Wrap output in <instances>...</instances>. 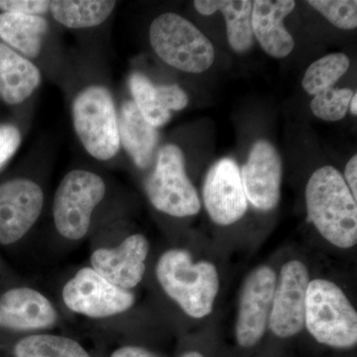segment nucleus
Here are the masks:
<instances>
[{"label":"nucleus","mask_w":357,"mask_h":357,"mask_svg":"<svg viewBox=\"0 0 357 357\" xmlns=\"http://www.w3.org/2000/svg\"><path fill=\"white\" fill-rule=\"evenodd\" d=\"M307 220L321 236L342 249L357 241V204L342 174L332 166L314 171L306 187Z\"/></svg>","instance_id":"obj_1"},{"label":"nucleus","mask_w":357,"mask_h":357,"mask_svg":"<svg viewBox=\"0 0 357 357\" xmlns=\"http://www.w3.org/2000/svg\"><path fill=\"white\" fill-rule=\"evenodd\" d=\"M155 276L162 291L188 316L203 319L213 312L220 277L213 263L192 261L191 253L170 248L159 256Z\"/></svg>","instance_id":"obj_2"},{"label":"nucleus","mask_w":357,"mask_h":357,"mask_svg":"<svg viewBox=\"0 0 357 357\" xmlns=\"http://www.w3.org/2000/svg\"><path fill=\"white\" fill-rule=\"evenodd\" d=\"M66 316L58 302L27 283L0 281V347L25 335L54 332Z\"/></svg>","instance_id":"obj_3"},{"label":"nucleus","mask_w":357,"mask_h":357,"mask_svg":"<svg viewBox=\"0 0 357 357\" xmlns=\"http://www.w3.org/2000/svg\"><path fill=\"white\" fill-rule=\"evenodd\" d=\"M59 306L65 316L73 314L96 324L115 323L133 309L134 291L110 283L89 265L82 266L63 283Z\"/></svg>","instance_id":"obj_4"},{"label":"nucleus","mask_w":357,"mask_h":357,"mask_svg":"<svg viewBox=\"0 0 357 357\" xmlns=\"http://www.w3.org/2000/svg\"><path fill=\"white\" fill-rule=\"evenodd\" d=\"M107 195V185L91 171H70L54 195V227L66 243L77 244L89 236L93 213Z\"/></svg>","instance_id":"obj_5"},{"label":"nucleus","mask_w":357,"mask_h":357,"mask_svg":"<svg viewBox=\"0 0 357 357\" xmlns=\"http://www.w3.org/2000/svg\"><path fill=\"white\" fill-rule=\"evenodd\" d=\"M305 326L319 344L351 349L357 342V314L344 291L325 279L310 281Z\"/></svg>","instance_id":"obj_6"},{"label":"nucleus","mask_w":357,"mask_h":357,"mask_svg":"<svg viewBox=\"0 0 357 357\" xmlns=\"http://www.w3.org/2000/svg\"><path fill=\"white\" fill-rule=\"evenodd\" d=\"M149 39L161 60L183 72L199 74L215 61L210 40L177 13H163L155 18L150 26Z\"/></svg>","instance_id":"obj_7"},{"label":"nucleus","mask_w":357,"mask_h":357,"mask_svg":"<svg viewBox=\"0 0 357 357\" xmlns=\"http://www.w3.org/2000/svg\"><path fill=\"white\" fill-rule=\"evenodd\" d=\"M77 137L88 153L100 161L114 158L119 147V117L107 88L91 86L76 96L72 107Z\"/></svg>","instance_id":"obj_8"},{"label":"nucleus","mask_w":357,"mask_h":357,"mask_svg":"<svg viewBox=\"0 0 357 357\" xmlns=\"http://www.w3.org/2000/svg\"><path fill=\"white\" fill-rule=\"evenodd\" d=\"M145 192L152 206L170 217H192L201 211L198 192L185 173L184 154L176 145L160 149Z\"/></svg>","instance_id":"obj_9"},{"label":"nucleus","mask_w":357,"mask_h":357,"mask_svg":"<svg viewBox=\"0 0 357 357\" xmlns=\"http://www.w3.org/2000/svg\"><path fill=\"white\" fill-rule=\"evenodd\" d=\"M149 251L144 234H131L116 243H95L89 265L117 287L134 291L144 280Z\"/></svg>","instance_id":"obj_10"},{"label":"nucleus","mask_w":357,"mask_h":357,"mask_svg":"<svg viewBox=\"0 0 357 357\" xmlns=\"http://www.w3.org/2000/svg\"><path fill=\"white\" fill-rule=\"evenodd\" d=\"M45 204L43 189L28 178L0 184V248L20 244L38 222Z\"/></svg>","instance_id":"obj_11"},{"label":"nucleus","mask_w":357,"mask_h":357,"mask_svg":"<svg viewBox=\"0 0 357 357\" xmlns=\"http://www.w3.org/2000/svg\"><path fill=\"white\" fill-rule=\"evenodd\" d=\"M309 270L299 260L281 267L269 316L270 330L278 337H294L305 328Z\"/></svg>","instance_id":"obj_12"},{"label":"nucleus","mask_w":357,"mask_h":357,"mask_svg":"<svg viewBox=\"0 0 357 357\" xmlns=\"http://www.w3.org/2000/svg\"><path fill=\"white\" fill-rule=\"evenodd\" d=\"M276 282L277 275L269 266L256 268L244 282L236 325L239 347L250 349L265 335Z\"/></svg>","instance_id":"obj_13"},{"label":"nucleus","mask_w":357,"mask_h":357,"mask_svg":"<svg viewBox=\"0 0 357 357\" xmlns=\"http://www.w3.org/2000/svg\"><path fill=\"white\" fill-rule=\"evenodd\" d=\"M203 199L208 215L217 225H234L245 215L248 201L236 161L223 158L211 167L204 180Z\"/></svg>","instance_id":"obj_14"},{"label":"nucleus","mask_w":357,"mask_h":357,"mask_svg":"<svg viewBox=\"0 0 357 357\" xmlns=\"http://www.w3.org/2000/svg\"><path fill=\"white\" fill-rule=\"evenodd\" d=\"M241 176L246 199L255 208L269 211L278 206L281 198L282 160L269 141L258 140L253 145Z\"/></svg>","instance_id":"obj_15"},{"label":"nucleus","mask_w":357,"mask_h":357,"mask_svg":"<svg viewBox=\"0 0 357 357\" xmlns=\"http://www.w3.org/2000/svg\"><path fill=\"white\" fill-rule=\"evenodd\" d=\"M295 6L293 0L253 1L251 14L253 35L265 53L271 57L283 59L293 51L295 41L283 22Z\"/></svg>","instance_id":"obj_16"},{"label":"nucleus","mask_w":357,"mask_h":357,"mask_svg":"<svg viewBox=\"0 0 357 357\" xmlns=\"http://www.w3.org/2000/svg\"><path fill=\"white\" fill-rule=\"evenodd\" d=\"M4 357H98L79 338L67 333L45 332L17 338L0 347Z\"/></svg>","instance_id":"obj_17"},{"label":"nucleus","mask_w":357,"mask_h":357,"mask_svg":"<svg viewBox=\"0 0 357 357\" xmlns=\"http://www.w3.org/2000/svg\"><path fill=\"white\" fill-rule=\"evenodd\" d=\"M119 139L124 149L140 169L151 165L159 133L141 114L133 100L122 105L119 117Z\"/></svg>","instance_id":"obj_18"},{"label":"nucleus","mask_w":357,"mask_h":357,"mask_svg":"<svg viewBox=\"0 0 357 357\" xmlns=\"http://www.w3.org/2000/svg\"><path fill=\"white\" fill-rule=\"evenodd\" d=\"M41 74L31 61L0 43V93L8 105L27 100L38 88Z\"/></svg>","instance_id":"obj_19"},{"label":"nucleus","mask_w":357,"mask_h":357,"mask_svg":"<svg viewBox=\"0 0 357 357\" xmlns=\"http://www.w3.org/2000/svg\"><path fill=\"white\" fill-rule=\"evenodd\" d=\"M195 8L203 15L220 11L227 23V40L232 50L245 53L255 44L251 14L253 1L250 0H196Z\"/></svg>","instance_id":"obj_20"},{"label":"nucleus","mask_w":357,"mask_h":357,"mask_svg":"<svg viewBox=\"0 0 357 357\" xmlns=\"http://www.w3.org/2000/svg\"><path fill=\"white\" fill-rule=\"evenodd\" d=\"M48 22L42 16L0 13V38L28 58L38 57Z\"/></svg>","instance_id":"obj_21"},{"label":"nucleus","mask_w":357,"mask_h":357,"mask_svg":"<svg viewBox=\"0 0 357 357\" xmlns=\"http://www.w3.org/2000/svg\"><path fill=\"white\" fill-rule=\"evenodd\" d=\"M115 1L105 0H55L50 2L53 17L73 29L102 24L114 11Z\"/></svg>","instance_id":"obj_22"},{"label":"nucleus","mask_w":357,"mask_h":357,"mask_svg":"<svg viewBox=\"0 0 357 357\" xmlns=\"http://www.w3.org/2000/svg\"><path fill=\"white\" fill-rule=\"evenodd\" d=\"M349 59L342 53H333L319 59L307 68L302 86L309 95L316 96L333 88L349 68Z\"/></svg>","instance_id":"obj_23"},{"label":"nucleus","mask_w":357,"mask_h":357,"mask_svg":"<svg viewBox=\"0 0 357 357\" xmlns=\"http://www.w3.org/2000/svg\"><path fill=\"white\" fill-rule=\"evenodd\" d=\"M129 88L137 109L154 128L165 126L171 119V112L162 105L156 86L141 73H133L129 77Z\"/></svg>","instance_id":"obj_24"},{"label":"nucleus","mask_w":357,"mask_h":357,"mask_svg":"<svg viewBox=\"0 0 357 357\" xmlns=\"http://www.w3.org/2000/svg\"><path fill=\"white\" fill-rule=\"evenodd\" d=\"M354 96L351 89H326L314 96L311 110L314 116L326 121H338L344 119Z\"/></svg>","instance_id":"obj_25"},{"label":"nucleus","mask_w":357,"mask_h":357,"mask_svg":"<svg viewBox=\"0 0 357 357\" xmlns=\"http://www.w3.org/2000/svg\"><path fill=\"white\" fill-rule=\"evenodd\" d=\"M307 3L340 29L352 30L357 27L356 0H310Z\"/></svg>","instance_id":"obj_26"},{"label":"nucleus","mask_w":357,"mask_h":357,"mask_svg":"<svg viewBox=\"0 0 357 357\" xmlns=\"http://www.w3.org/2000/svg\"><path fill=\"white\" fill-rule=\"evenodd\" d=\"M96 349L98 357H162L143 345L124 342L116 344L110 337L102 338Z\"/></svg>","instance_id":"obj_27"},{"label":"nucleus","mask_w":357,"mask_h":357,"mask_svg":"<svg viewBox=\"0 0 357 357\" xmlns=\"http://www.w3.org/2000/svg\"><path fill=\"white\" fill-rule=\"evenodd\" d=\"M47 0H0V10L9 13L41 16L50 8Z\"/></svg>","instance_id":"obj_28"},{"label":"nucleus","mask_w":357,"mask_h":357,"mask_svg":"<svg viewBox=\"0 0 357 357\" xmlns=\"http://www.w3.org/2000/svg\"><path fill=\"white\" fill-rule=\"evenodd\" d=\"M156 91L162 105L169 112L184 109L189 103L187 93L178 84L156 86Z\"/></svg>","instance_id":"obj_29"},{"label":"nucleus","mask_w":357,"mask_h":357,"mask_svg":"<svg viewBox=\"0 0 357 357\" xmlns=\"http://www.w3.org/2000/svg\"><path fill=\"white\" fill-rule=\"evenodd\" d=\"M20 142V132L15 126H0V168L15 154Z\"/></svg>","instance_id":"obj_30"},{"label":"nucleus","mask_w":357,"mask_h":357,"mask_svg":"<svg viewBox=\"0 0 357 357\" xmlns=\"http://www.w3.org/2000/svg\"><path fill=\"white\" fill-rule=\"evenodd\" d=\"M344 181L354 199H357V156L354 155L349 160L344 169Z\"/></svg>","instance_id":"obj_31"},{"label":"nucleus","mask_w":357,"mask_h":357,"mask_svg":"<svg viewBox=\"0 0 357 357\" xmlns=\"http://www.w3.org/2000/svg\"><path fill=\"white\" fill-rule=\"evenodd\" d=\"M6 278H8V277L6 275V264H4L3 259H2L1 255H0V281Z\"/></svg>","instance_id":"obj_32"},{"label":"nucleus","mask_w":357,"mask_h":357,"mask_svg":"<svg viewBox=\"0 0 357 357\" xmlns=\"http://www.w3.org/2000/svg\"><path fill=\"white\" fill-rule=\"evenodd\" d=\"M349 107H351V114L354 115L357 114V93H354V96H352L351 103H349Z\"/></svg>","instance_id":"obj_33"},{"label":"nucleus","mask_w":357,"mask_h":357,"mask_svg":"<svg viewBox=\"0 0 357 357\" xmlns=\"http://www.w3.org/2000/svg\"><path fill=\"white\" fill-rule=\"evenodd\" d=\"M178 357H204L201 352L197 351H188L181 354Z\"/></svg>","instance_id":"obj_34"},{"label":"nucleus","mask_w":357,"mask_h":357,"mask_svg":"<svg viewBox=\"0 0 357 357\" xmlns=\"http://www.w3.org/2000/svg\"><path fill=\"white\" fill-rule=\"evenodd\" d=\"M0 357H2V356H0Z\"/></svg>","instance_id":"obj_35"}]
</instances>
